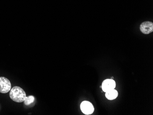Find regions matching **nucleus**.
<instances>
[{"label": "nucleus", "instance_id": "obj_2", "mask_svg": "<svg viewBox=\"0 0 153 115\" xmlns=\"http://www.w3.org/2000/svg\"><path fill=\"white\" fill-rule=\"evenodd\" d=\"M11 90V84L9 79L5 77H0V93H7Z\"/></svg>", "mask_w": 153, "mask_h": 115}, {"label": "nucleus", "instance_id": "obj_1", "mask_svg": "<svg viewBox=\"0 0 153 115\" xmlns=\"http://www.w3.org/2000/svg\"><path fill=\"white\" fill-rule=\"evenodd\" d=\"M10 97L16 102H22L25 101L26 94L25 92L21 88L15 86L10 90Z\"/></svg>", "mask_w": 153, "mask_h": 115}, {"label": "nucleus", "instance_id": "obj_6", "mask_svg": "<svg viewBox=\"0 0 153 115\" xmlns=\"http://www.w3.org/2000/svg\"><path fill=\"white\" fill-rule=\"evenodd\" d=\"M105 93V97L109 100H113L117 97L118 93L115 89L106 92Z\"/></svg>", "mask_w": 153, "mask_h": 115}, {"label": "nucleus", "instance_id": "obj_7", "mask_svg": "<svg viewBox=\"0 0 153 115\" xmlns=\"http://www.w3.org/2000/svg\"><path fill=\"white\" fill-rule=\"evenodd\" d=\"M34 100V98L33 96H29L26 97L24 101V102H25V105H28L31 104L33 102Z\"/></svg>", "mask_w": 153, "mask_h": 115}, {"label": "nucleus", "instance_id": "obj_3", "mask_svg": "<svg viewBox=\"0 0 153 115\" xmlns=\"http://www.w3.org/2000/svg\"><path fill=\"white\" fill-rule=\"evenodd\" d=\"M81 110L85 115L92 114L94 111V107L92 103L88 101H84L81 104Z\"/></svg>", "mask_w": 153, "mask_h": 115}, {"label": "nucleus", "instance_id": "obj_5", "mask_svg": "<svg viewBox=\"0 0 153 115\" xmlns=\"http://www.w3.org/2000/svg\"><path fill=\"white\" fill-rule=\"evenodd\" d=\"M140 30L142 33L148 35L153 31V23L150 21H145L141 24Z\"/></svg>", "mask_w": 153, "mask_h": 115}, {"label": "nucleus", "instance_id": "obj_4", "mask_svg": "<svg viewBox=\"0 0 153 115\" xmlns=\"http://www.w3.org/2000/svg\"><path fill=\"white\" fill-rule=\"evenodd\" d=\"M116 87V82L113 79H107L104 80L102 84V90L104 92L109 91L111 90H114Z\"/></svg>", "mask_w": 153, "mask_h": 115}]
</instances>
